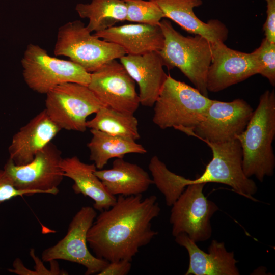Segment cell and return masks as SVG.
Returning <instances> with one entry per match:
<instances>
[{
    "mask_svg": "<svg viewBox=\"0 0 275 275\" xmlns=\"http://www.w3.org/2000/svg\"><path fill=\"white\" fill-rule=\"evenodd\" d=\"M160 212L154 195L144 199L142 194L119 195L113 206L95 218L87 233V243L98 258L131 262L158 234L152 229V221Z\"/></svg>",
    "mask_w": 275,
    "mask_h": 275,
    "instance_id": "obj_1",
    "label": "cell"
},
{
    "mask_svg": "<svg viewBox=\"0 0 275 275\" xmlns=\"http://www.w3.org/2000/svg\"><path fill=\"white\" fill-rule=\"evenodd\" d=\"M204 142L211 149L212 158L203 174L196 179L177 175L169 170L164 163L158 164L153 169V184L163 195L166 205L172 206L187 186L196 183L225 184L238 194L255 200L253 195L257 191V186L243 172L239 141L236 139L223 143Z\"/></svg>",
    "mask_w": 275,
    "mask_h": 275,
    "instance_id": "obj_2",
    "label": "cell"
},
{
    "mask_svg": "<svg viewBox=\"0 0 275 275\" xmlns=\"http://www.w3.org/2000/svg\"><path fill=\"white\" fill-rule=\"evenodd\" d=\"M275 137V92L266 90L244 131L236 139L242 151V169L249 178L254 176L260 182L272 176L275 156L272 146Z\"/></svg>",
    "mask_w": 275,
    "mask_h": 275,
    "instance_id": "obj_3",
    "label": "cell"
},
{
    "mask_svg": "<svg viewBox=\"0 0 275 275\" xmlns=\"http://www.w3.org/2000/svg\"><path fill=\"white\" fill-rule=\"evenodd\" d=\"M212 100L197 89L168 75L154 104L153 122L187 135L205 118Z\"/></svg>",
    "mask_w": 275,
    "mask_h": 275,
    "instance_id": "obj_4",
    "label": "cell"
},
{
    "mask_svg": "<svg viewBox=\"0 0 275 275\" xmlns=\"http://www.w3.org/2000/svg\"><path fill=\"white\" fill-rule=\"evenodd\" d=\"M159 26L164 42L158 51L164 66L177 68L203 95L208 97L207 73L212 59L211 42L199 35L184 36L163 18Z\"/></svg>",
    "mask_w": 275,
    "mask_h": 275,
    "instance_id": "obj_5",
    "label": "cell"
},
{
    "mask_svg": "<svg viewBox=\"0 0 275 275\" xmlns=\"http://www.w3.org/2000/svg\"><path fill=\"white\" fill-rule=\"evenodd\" d=\"M54 54L64 56L92 73L105 63L126 54L120 46L96 36L80 20L59 28Z\"/></svg>",
    "mask_w": 275,
    "mask_h": 275,
    "instance_id": "obj_6",
    "label": "cell"
},
{
    "mask_svg": "<svg viewBox=\"0 0 275 275\" xmlns=\"http://www.w3.org/2000/svg\"><path fill=\"white\" fill-rule=\"evenodd\" d=\"M23 76L28 87L38 93L46 94L65 82L88 86L91 73L78 64L49 56L40 46L30 43L21 59Z\"/></svg>",
    "mask_w": 275,
    "mask_h": 275,
    "instance_id": "obj_7",
    "label": "cell"
},
{
    "mask_svg": "<svg viewBox=\"0 0 275 275\" xmlns=\"http://www.w3.org/2000/svg\"><path fill=\"white\" fill-rule=\"evenodd\" d=\"M103 106L88 86L68 82L46 94L45 110L61 129L84 132L87 117Z\"/></svg>",
    "mask_w": 275,
    "mask_h": 275,
    "instance_id": "obj_8",
    "label": "cell"
},
{
    "mask_svg": "<svg viewBox=\"0 0 275 275\" xmlns=\"http://www.w3.org/2000/svg\"><path fill=\"white\" fill-rule=\"evenodd\" d=\"M205 184L187 186L172 205L170 222L174 237L185 233L195 242L205 241L211 237L210 220L219 208L204 195Z\"/></svg>",
    "mask_w": 275,
    "mask_h": 275,
    "instance_id": "obj_9",
    "label": "cell"
},
{
    "mask_svg": "<svg viewBox=\"0 0 275 275\" xmlns=\"http://www.w3.org/2000/svg\"><path fill=\"white\" fill-rule=\"evenodd\" d=\"M97 212L94 207H82L71 221L65 236L54 245L45 249L41 255L44 262L63 260L85 267L86 275L98 274L108 262L93 256L88 248L87 235Z\"/></svg>",
    "mask_w": 275,
    "mask_h": 275,
    "instance_id": "obj_10",
    "label": "cell"
},
{
    "mask_svg": "<svg viewBox=\"0 0 275 275\" xmlns=\"http://www.w3.org/2000/svg\"><path fill=\"white\" fill-rule=\"evenodd\" d=\"M62 158L61 151L50 142L29 163L17 166L9 159L3 169L17 189L56 195L64 177Z\"/></svg>",
    "mask_w": 275,
    "mask_h": 275,
    "instance_id": "obj_11",
    "label": "cell"
},
{
    "mask_svg": "<svg viewBox=\"0 0 275 275\" xmlns=\"http://www.w3.org/2000/svg\"><path fill=\"white\" fill-rule=\"evenodd\" d=\"M88 87L104 106L134 114L140 105L135 81L116 60L91 73Z\"/></svg>",
    "mask_w": 275,
    "mask_h": 275,
    "instance_id": "obj_12",
    "label": "cell"
},
{
    "mask_svg": "<svg viewBox=\"0 0 275 275\" xmlns=\"http://www.w3.org/2000/svg\"><path fill=\"white\" fill-rule=\"evenodd\" d=\"M253 111L242 99L230 102L212 100L204 119L188 135L215 143L236 139L246 128Z\"/></svg>",
    "mask_w": 275,
    "mask_h": 275,
    "instance_id": "obj_13",
    "label": "cell"
},
{
    "mask_svg": "<svg viewBox=\"0 0 275 275\" xmlns=\"http://www.w3.org/2000/svg\"><path fill=\"white\" fill-rule=\"evenodd\" d=\"M212 59L206 80L208 92H218L259 73L252 53L228 47L224 42H211Z\"/></svg>",
    "mask_w": 275,
    "mask_h": 275,
    "instance_id": "obj_14",
    "label": "cell"
},
{
    "mask_svg": "<svg viewBox=\"0 0 275 275\" xmlns=\"http://www.w3.org/2000/svg\"><path fill=\"white\" fill-rule=\"evenodd\" d=\"M176 242L187 251L189 263L185 275H239L233 252H228L225 243L213 240L205 252L185 233L175 237Z\"/></svg>",
    "mask_w": 275,
    "mask_h": 275,
    "instance_id": "obj_15",
    "label": "cell"
},
{
    "mask_svg": "<svg viewBox=\"0 0 275 275\" xmlns=\"http://www.w3.org/2000/svg\"><path fill=\"white\" fill-rule=\"evenodd\" d=\"M61 130L44 109L14 135L9 147V159L17 166L29 163Z\"/></svg>",
    "mask_w": 275,
    "mask_h": 275,
    "instance_id": "obj_16",
    "label": "cell"
},
{
    "mask_svg": "<svg viewBox=\"0 0 275 275\" xmlns=\"http://www.w3.org/2000/svg\"><path fill=\"white\" fill-rule=\"evenodd\" d=\"M119 59L139 86L140 104L153 106L168 76L158 51L140 55L126 54Z\"/></svg>",
    "mask_w": 275,
    "mask_h": 275,
    "instance_id": "obj_17",
    "label": "cell"
},
{
    "mask_svg": "<svg viewBox=\"0 0 275 275\" xmlns=\"http://www.w3.org/2000/svg\"><path fill=\"white\" fill-rule=\"evenodd\" d=\"M157 5L165 18L178 24L186 32L199 35L210 42H224L228 36L226 25L217 19L201 21L194 9L202 5V0H150Z\"/></svg>",
    "mask_w": 275,
    "mask_h": 275,
    "instance_id": "obj_18",
    "label": "cell"
},
{
    "mask_svg": "<svg viewBox=\"0 0 275 275\" xmlns=\"http://www.w3.org/2000/svg\"><path fill=\"white\" fill-rule=\"evenodd\" d=\"M93 34L120 46L126 54L131 55L158 51L163 47L164 42L159 24H126L114 26Z\"/></svg>",
    "mask_w": 275,
    "mask_h": 275,
    "instance_id": "obj_19",
    "label": "cell"
},
{
    "mask_svg": "<svg viewBox=\"0 0 275 275\" xmlns=\"http://www.w3.org/2000/svg\"><path fill=\"white\" fill-rule=\"evenodd\" d=\"M94 173L106 190L116 197L142 194L153 184L149 174L142 167L123 158H116L111 169L96 170Z\"/></svg>",
    "mask_w": 275,
    "mask_h": 275,
    "instance_id": "obj_20",
    "label": "cell"
},
{
    "mask_svg": "<svg viewBox=\"0 0 275 275\" xmlns=\"http://www.w3.org/2000/svg\"><path fill=\"white\" fill-rule=\"evenodd\" d=\"M60 166L64 177L73 181L74 192L92 199L94 201L93 207L95 210L101 212L115 204L116 197L106 190L102 182L95 174L97 168L94 163H84L77 156H74L63 158Z\"/></svg>",
    "mask_w": 275,
    "mask_h": 275,
    "instance_id": "obj_21",
    "label": "cell"
},
{
    "mask_svg": "<svg viewBox=\"0 0 275 275\" xmlns=\"http://www.w3.org/2000/svg\"><path fill=\"white\" fill-rule=\"evenodd\" d=\"M90 132L92 136L87 147L90 153V160L94 162L97 169H102L112 158H123L129 153L144 154L147 152L132 139L96 129H90Z\"/></svg>",
    "mask_w": 275,
    "mask_h": 275,
    "instance_id": "obj_22",
    "label": "cell"
},
{
    "mask_svg": "<svg viewBox=\"0 0 275 275\" xmlns=\"http://www.w3.org/2000/svg\"><path fill=\"white\" fill-rule=\"evenodd\" d=\"M75 10L82 18H88V30L103 31L126 19V7L123 0H92L76 5Z\"/></svg>",
    "mask_w": 275,
    "mask_h": 275,
    "instance_id": "obj_23",
    "label": "cell"
},
{
    "mask_svg": "<svg viewBox=\"0 0 275 275\" xmlns=\"http://www.w3.org/2000/svg\"><path fill=\"white\" fill-rule=\"evenodd\" d=\"M95 114L93 119L87 121V128L134 141L140 138L138 121L133 114L121 112L104 106Z\"/></svg>",
    "mask_w": 275,
    "mask_h": 275,
    "instance_id": "obj_24",
    "label": "cell"
},
{
    "mask_svg": "<svg viewBox=\"0 0 275 275\" xmlns=\"http://www.w3.org/2000/svg\"><path fill=\"white\" fill-rule=\"evenodd\" d=\"M126 7V20L150 25H159L165 16L156 4L148 0H123Z\"/></svg>",
    "mask_w": 275,
    "mask_h": 275,
    "instance_id": "obj_25",
    "label": "cell"
},
{
    "mask_svg": "<svg viewBox=\"0 0 275 275\" xmlns=\"http://www.w3.org/2000/svg\"><path fill=\"white\" fill-rule=\"evenodd\" d=\"M259 67V74L266 78L272 86L275 85V43L264 38L260 45L251 52Z\"/></svg>",
    "mask_w": 275,
    "mask_h": 275,
    "instance_id": "obj_26",
    "label": "cell"
},
{
    "mask_svg": "<svg viewBox=\"0 0 275 275\" xmlns=\"http://www.w3.org/2000/svg\"><path fill=\"white\" fill-rule=\"evenodd\" d=\"M35 192L17 189L11 179L3 170H0V204L13 198L23 195L31 196Z\"/></svg>",
    "mask_w": 275,
    "mask_h": 275,
    "instance_id": "obj_27",
    "label": "cell"
},
{
    "mask_svg": "<svg viewBox=\"0 0 275 275\" xmlns=\"http://www.w3.org/2000/svg\"><path fill=\"white\" fill-rule=\"evenodd\" d=\"M267 5V17L263 25L265 38L275 43V0H265Z\"/></svg>",
    "mask_w": 275,
    "mask_h": 275,
    "instance_id": "obj_28",
    "label": "cell"
},
{
    "mask_svg": "<svg viewBox=\"0 0 275 275\" xmlns=\"http://www.w3.org/2000/svg\"><path fill=\"white\" fill-rule=\"evenodd\" d=\"M131 261L121 260L108 262L107 266L98 275H127L131 268Z\"/></svg>",
    "mask_w": 275,
    "mask_h": 275,
    "instance_id": "obj_29",
    "label": "cell"
}]
</instances>
